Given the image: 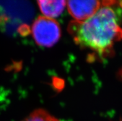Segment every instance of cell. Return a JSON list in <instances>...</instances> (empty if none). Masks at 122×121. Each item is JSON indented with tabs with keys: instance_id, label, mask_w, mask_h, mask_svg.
<instances>
[{
	"instance_id": "cell-6",
	"label": "cell",
	"mask_w": 122,
	"mask_h": 121,
	"mask_svg": "<svg viewBox=\"0 0 122 121\" xmlns=\"http://www.w3.org/2000/svg\"></svg>"
},
{
	"instance_id": "cell-1",
	"label": "cell",
	"mask_w": 122,
	"mask_h": 121,
	"mask_svg": "<svg viewBox=\"0 0 122 121\" xmlns=\"http://www.w3.org/2000/svg\"><path fill=\"white\" fill-rule=\"evenodd\" d=\"M116 2L102 1L101 8L91 17L70 22L68 31L77 45L99 56L110 54L115 43L122 39V27L115 9Z\"/></svg>"
},
{
	"instance_id": "cell-4",
	"label": "cell",
	"mask_w": 122,
	"mask_h": 121,
	"mask_svg": "<svg viewBox=\"0 0 122 121\" xmlns=\"http://www.w3.org/2000/svg\"><path fill=\"white\" fill-rule=\"evenodd\" d=\"M37 3L43 16L50 19L58 17L66 6V1H39Z\"/></svg>"
},
{
	"instance_id": "cell-2",
	"label": "cell",
	"mask_w": 122,
	"mask_h": 121,
	"mask_svg": "<svg viewBox=\"0 0 122 121\" xmlns=\"http://www.w3.org/2000/svg\"><path fill=\"white\" fill-rule=\"evenodd\" d=\"M31 34L38 45L51 47L60 39V26L53 19L39 16L32 25Z\"/></svg>"
},
{
	"instance_id": "cell-5",
	"label": "cell",
	"mask_w": 122,
	"mask_h": 121,
	"mask_svg": "<svg viewBox=\"0 0 122 121\" xmlns=\"http://www.w3.org/2000/svg\"><path fill=\"white\" fill-rule=\"evenodd\" d=\"M22 121H60L43 109L34 110Z\"/></svg>"
},
{
	"instance_id": "cell-3",
	"label": "cell",
	"mask_w": 122,
	"mask_h": 121,
	"mask_svg": "<svg viewBox=\"0 0 122 121\" xmlns=\"http://www.w3.org/2000/svg\"><path fill=\"white\" fill-rule=\"evenodd\" d=\"M102 6L99 1H68L66 6L75 21H83L94 14Z\"/></svg>"
}]
</instances>
